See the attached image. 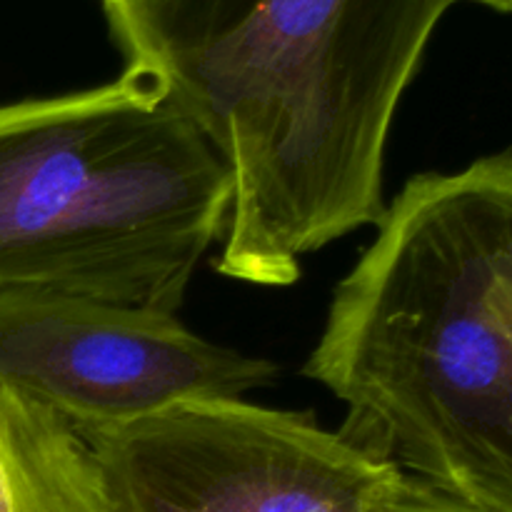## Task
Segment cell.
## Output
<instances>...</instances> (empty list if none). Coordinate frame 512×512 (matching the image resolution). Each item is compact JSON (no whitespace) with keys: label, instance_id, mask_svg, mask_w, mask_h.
<instances>
[{"label":"cell","instance_id":"cell-8","mask_svg":"<svg viewBox=\"0 0 512 512\" xmlns=\"http://www.w3.org/2000/svg\"><path fill=\"white\" fill-rule=\"evenodd\" d=\"M140 3H145V0H103V10L105 15H110V13H118V10L133 8V5H140Z\"/></svg>","mask_w":512,"mask_h":512},{"label":"cell","instance_id":"cell-2","mask_svg":"<svg viewBox=\"0 0 512 512\" xmlns=\"http://www.w3.org/2000/svg\"><path fill=\"white\" fill-rule=\"evenodd\" d=\"M333 290L305 378L408 478L512 512V148L403 185Z\"/></svg>","mask_w":512,"mask_h":512},{"label":"cell","instance_id":"cell-3","mask_svg":"<svg viewBox=\"0 0 512 512\" xmlns=\"http://www.w3.org/2000/svg\"><path fill=\"white\" fill-rule=\"evenodd\" d=\"M230 175L148 78L0 105V290L178 313Z\"/></svg>","mask_w":512,"mask_h":512},{"label":"cell","instance_id":"cell-7","mask_svg":"<svg viewBox=\"0 0 512 512\" xmlns=\"http://www.w3.org/2000/svg\"><path fill=\"white\" fill-rule=\"evenodd\" d=\"M390 512H483V510H475L463 503H455V500L435 493L433 488L423 485L420 480L408 478V475H405L398 493H395L393 508H390Z\"/></svg>","mask_w":512,"mask_h":512},{"label":"cell","instance_id":"cell-4","mask_svg":"<svg viewBox=\"0 0 512 512\" xmlns=\"http://www.w3.org/2000/svg\"><path fill=\"white\" fill-rule=\"evenodd\" d=\"M110 512H390L405 473L308 413L188 400L83 435Z\"/></svg>","mask_w":512,"mask_h":512},{"label":"cell","instance_id":"cell-1","mask_svg":"<svg viewBox=\"0 0 512 512\" xmlns=\"http://www.w3.org/2000/svg\"><path fill=\"white\" fill-rule=\"evenodd\" d=\"M460 0H145L105 15L230 175L220 275L288 288L303 258L383 218L390 128Z\"/></svg>","mask_w":512,"mask_h":512},{"label":"cell","instance_id":"cell-9","mask_svg":"<svg viewBox=\"0 0 512 512\" xmlns=\"http://www.w3.org/2000/svg\"><path fill=\"white\" fill-rule=\"evenodd\" d=\"M480 5H488V8L498 10V13H512V0H475Z\"/></svg>","mask_w":512,"mask_h":512},{"label":"cell","instance_id":"cell-5","mask_svg":"<svg viewBox=\"0 0 512 512\" xmlns=\"http://www.w3.org/2000/svg\"><path fill=\"white\" fill-rule=\"evenodd\" d=\"M278 365L200 338L178 313L40 290H0V383L80 435L188 400L243 398Z\"/></svg>","mask_w":512,"mask_h":512},{"label":"cell","instance_id":"cell-6","mask_svg":"<svg viewBox=\"0 0 512 512\" xmlns=\"http://www.w3.org/2000/svg\"><path fill=\"white\" fill-rule=\"evenodd\" d=\"M0 512H110L88 440L58 413L5 383Z\"/></svg>","mask_w":512,"mask_h":512}]
</instances>
